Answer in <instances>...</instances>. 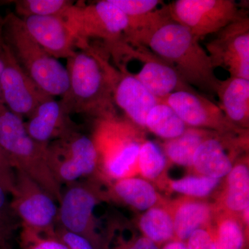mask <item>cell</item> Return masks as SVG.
<instances>
[{
  "label": "cell",
  "instance_id": "1",
  "mask_svg": "<svg viewBox=\"0 0 249 249\" xmlns=\"http://www.w3.org/2000/svg\"><path fill=\"white\" fill-rule=\"evenodd\" d=\"M124 41L147 47L168 62L189 85L215 93L219 79L199 39L170 18L167 5L153 12L128 19Z\"/></svg>",
  "mask_w": 249,
  "mask_h": 249
},
{
  "label": "cell",
  "instance_id": "2",
  "mask_svg": "<svg viewBox=\"0 0 249 249\" xmlns=\"http://www.w3.org/2000/svg\"><path fill=\"white\" fill-rule=\"evenodd\" d=\"M70 84L60 102L70 116L83 114L97 121L116 117L112 89L104 64V50L89 45L67 59Z\"/></svg>",
  "mask_w": 249,
  "mask_h": 249
},
{
  "label": "cell",
  "instance_id": "3",
  "mask_svg": "<svg viewBox=\"0 0 249 249\" xmlns=\"http://www.w3.org/2000/svg\"><path fill=\"white\" fill-rule=\"evenodd\" d=\"M3 37L16 61L41 89L53 97L66 93L70 84L66 66L44 50L14 12L4 16Z\"/></svg>",
  "mask_w": 249,
  "mask_h": 249
},
{
  "label": "cell",
  "instance_id": "4",
  "mask_svg": "<svg viewBox=\"0 0 249 249\" xmlns=\"http://www.w3.org/2000/svg\"><path fill=\"white\" fill-rule=\"evenodd\" d=\"M0 147L15 170L25 173L60 202L62 188L47 163V145L31 137L24 119L4 104L0 106Z\"/></svg>",
  "mask_w": 249,
  "mask_h": 249
},
{
  "label": "cell",
  "instance_id": "5",
  "mask_svg": "<svg viewBox=\"0 0 249 249\" xmlns=\"http://www.w3.org/2000/svg\"><path fill=\"white\" fill-rule=\"evenodd\" d=\"M92 139L103 178L114 182L138 175L139 150L145 140L142 128L116 116L97 121Z\"/></svg>",
  "mask_w": 249,
  "mask_h": 249
},
{
  "label": "cell",
  "instance_id": "6",
  "mask_svg": "<svg viewBox=\"0 0 249 249\" xmlns=\"http://www.w3.org/2000/svg\"><path fill=\"white\" fill-rule=\"evenodd\" d=\"M47 160L62 187L91 178L98 173V155L95 142L76 127L47 145Z\"/></svg>",
  "mask_w": 249,
  "mask_h": 249
},
{
  "label": "cell",
  "instance_id": "7",
  "mask_svg": "<svg viewBox=\"0 0 249 249\" xmlns=\"http://www.w3.org/2000/svg\"><path fill=\"white\" fill-rule=\"evenodd\" d=\"M104 197L92 180L66 186L58 203V227L83 236L96 249H106V241L98 232L95 217L96 206Z\"/></svg>",
  "mask_w": 249,
  "mask_h": 249
},
{
  "label": "cell",
  "instance_id": "8",
  "mask_svg": "<svg viewBox=\"0 0 249 249\" xmlns=\"http://www.w3.org/2000/svg\"><path fill=\"white\" fill-rule=\"evenodd\" d=\"M67 19L76 31L80 49L89 46L90 39L104 42L105 49L115 47L124 40L128 19L109 0L89 5L74 4Z\"/></svg>",
  "mask_w": 249,
  "mask_h": 249
},
{
  "label": "cell",
  "instance_id": "9",
  "mask_svg": "<svg viewBox=\"0 0 249 249\" xmlns=\"http://www.w3.org/2000/svg\"><path fill=\"white\" fill-rule=\"evenodd\" d=\"M11 205L20 228L46 235H55L58 204L53 196L20 170H16Z\"/></svg>",
  "mask_w": 249,
  "mask_h": 249
},
{
  "label": "cell",
  "instance_id": "10",
  "mask_svg": "<svg viewBox=\"0 0 249 249\" xmlns=\"http://www.w3.org/2000/svg\"><path fill=\"white\" fill-rule=\"evenodd\" d=\"M167 8L173 20L199 40L216 34L245 14L234 0H177Z\"/></svg>",
  "mask_w": 249,
  "mask_h": 249
},
{
  "label": "cell",
  "instance_id": "11",
  "mask_svg": "<svg viewBox=\"0 0 249 249\" xmlns=\"http://www.w3.org/2000/svg\"><path fill=\"white\" fill-rule=\"evenodd\" d=\"M113 56L114 60L124 57V60L134 58L142 62V70L134 76L160 101L176 91H195L171 65L144 46L131 45L124 41L115 49Z\"/></svg>",
  "mask_w": 249,
  "mask_h": 249
},
{
  "label": "cell",
  "instance_id": "12",
  "mask_svg": "<svg viewBox=\"0 0 249 249\" xmlns=\"http://www.w3.org/2000/svg\"><path fill=\"white\" fill-rule=\"evenodd\" d=\"M206 48L214 68L222 67L231 77L249 80V18L242 15L216 33Z\"/></svg>",
  "mask_w": 249,
  "mask_h": 249
},
{
  "label": "cell",
  "instance_id": "13",
  "mask_svg": "<svg viewBox=\"0 0 249 249\" xmlns=\"http://www.w3.org/2000/svg\"><path fill=\"white\" fill-rule=\"evenodd\" d=\"M0 87L3 104L23 119L30 117L41 103L53 97L41 89L26 73L6 44Z\"/></svg>",
  "mask_w": 249,
  "mask_h": 249
},
{
  "label": "cell",
  "instance_id": "14",
  "mask_svg": "<svg viewBox=\"0 0 249 249\" xmlns=\"http://www.w3.org/2000/svg\"><path fill=\"white\" fill-rule=\"evenodd\" d=\"M105 52V67L112 89L114 103L132 124L145 129L147 114L160 102V100L149 92L124 65L117 63L120 70L113 66L108 58L107 52Z\"/></svg>",
  "mask_w": 249,
  "mask_h": 249
},
{
  "label": "cell",
  "instance_id": "15",
  "mask_svg": "<svg viewBox=\"0 0 249 249\" xmlns=\"http://www.w3.org/2000/svg\"><path fill=\"white\" fill-rule=\"evenodd\" d=\"M179 116L187 127L209 129L221 134L248 130L231 124L222 109L196 91H178L162 99Z\"/></svg>",
  "mask_w": 249,
  "mask_h": 249
},
{
  "label": "cell",
  "instance_id": "16",
  "mask_svg": "<svg viewBox=\"0 0 249 249\" xmlns=\"http://www.w3.org/2000/svg\"><path fill=\"white\" fill-rule=\"evenodd\" d=\"M243 147H248V130L215 134L198 147L193 157L192 169L196 175L222 179L230 173L236 153Z\"/></svg>",
  "mask_w": 249,
  "mask_h": 249
},
{
  "label": "cell",
  "instance_id": "17",
  "mask_svg": "<svg viewBox=\"0 0 249 249\" xmlns=\"http://www.w3.org/2000/svg\"><path fill=\"white\" fill-rule=\"evenodd\" d=\"M22 19L31 37L53 58L67 60L76 52L79 40L67 18L31 16Z\"/></svg>",
  "mask_w": 249,
  "mask_h": 249
},
{
  "label": "cell",
  "instance_id": "18",
  "mask_svg": "<svg viewBox=\"0 0 249 249\" xmlns=\"http://www.w3.org/2000/svg\"><path fill=\"white\" fill-rule=\"evenodd\" d=\"M70 116L60 100L51 97L36 108L27 122H24V125L27 133L34 140L48 145L76 128Z\"/></svg>",
  "mask_w": 249,
  "mask_h": 249
},
{
  "label": "cell",
  "instance_id": "19",
  "mask_svg": "<svg viewBox=\"0 0 249 249\" xmlns=\"http://www.w3.org/2000/svg\"><path fill=\"white\" fill-rule=\"evenodd\" d=\"M173 216L175 240L186 242L196 231L209 227L214 207L206 201L186 196L168 206Z\"/></svg>",
  "mask_w": 249,
  "mask_h": 249
},
{
  "label": "cell",
  "instance_id": "20",
  "mask_svg": "<svg viewBox=\"0 0 249 249\" xmlns=\"http://www.w3.org/2000/svg\"><path fill=\"white\" fill-rule=\"evenodd\" d=\"M215 93L228 120L239 128L248 129L249 80L231 76L219 80Z\"/></svg>",
  "mask_w": 249,
  "mask_h": 249
},
{
  "label": "cell",
  "instance_id": "21",
  "mask_svg": "<svg viewBox=\"0 0 249 249\" xmlns=\"http://www.w3.org/2000/svg\"><path fill=\"white\" fill-rule=\"evenodd\" d=\"M226 178L224 191L214 209L238 215L249 206L248 157L235 163Z\"/></svg>",
  "mask_w": 249,
  "mask_h": 249
},
{
  "label": "cell",
  "instance_id": "22",
  "mask_svg": "<svg viewBox=\"0 0 249 249\" xmlns=\"http://www.w3.org/2000/svg\"><path fill=\"white\" fill-rule=\"evenodd\" d=\"M111 196L139 211H145L159 206L160 196L150 181L132 177L111 183Z\"/></svg>",
  "mask_w": 249,
  "mask_h": 249
},
{
  "label": "cell",
  "instance_id": "23",
  "mask_svg": "<svg viewBox=\"0 0 249 249\" xmlns=\"http://www.w3.org/2000/svg\"><path fill=\"white\" fill-rule=\"evenodd\" d=\"M217 132L209 129L187 127L176 138L165 140L162 145L167 160L180 166L192 168L193 157L199 145Z\"/></svg>",
  "mask_w": 249,
  "mask_h": 249
},
{
  "label": "cell",
  "instance_id": "24",
  "mask_svg": "<svg viewBox=\"0 0 249 249\" xmlns=\"http://www.w3.org/2000/svg\"><path fill=\"white\" fill-rule=\"evenodd\" d=\"M209 230L216 249H246L248 232L240 216L214 212Z\"/></svg>",
  "mask_w": 249,
  "mask_h": 249
},
{
  "label": "cell",
  "instance_id": "25",
  "mask_svg": "<svg viewBox=\"0 0 249 249\" xmlns=\"http://www.w3.org/2000/svg\"><path fill=\"white\" fill-rule=\"evenodd\" d=\"M139 227L142 235L161 247L175 240L173 216L168 206H156L141 216Z\"/></svg>",
  "mask_w": 249,
  "mask_h": 249
},
{
  "label": "cell",
  "instance_id": "26",
  "mask_svg": "<svg viewBox=\"0 0 249 249\" xmlns=\"http://www.w3.org/2000/svg\"><path fill=\"white\" fill-rule=\"evenodd\" d=\"M187 125L168 105L159 103L150 109L145 119V129L165 140L182 134Z\"/></svg>",
  "mask_w": 249,
  "mask_h": 249
},
{
  "label": "cell",
  "instance_id": "27",
  "mask_svg": "<svg viewBox=\"0 0 249 249\" xmlns=\"http://www.w3.org/2000/svg\"><path fill=\"white\" fill-rule=\"evenodd\" d=\"M18 17L60 16L67 18L74 3L69 0H16L13 1Z\"/></svg>",
  "mask_w": 249,
  "mask_h": 249
},
{
  "label": "cell",
  "instance_id": "28",
  "mask_svg": "<svg viewBox=\"0 0 249 249\" xmlns=\"http://www.w3.org/2000/svg\"><path fill=\"white\" fill-rule=\"evenodd\" d=\"M138 172L144 179L155 181L163 175L168 160L161 147L156 142L145 139L139 150Z\"/></svg>",
  "mask_w": 249,
  "mask_h": 249
},
{
  "label": "cell",
  "instance_id": "29",
  "mask_svg": "<svg viewBox=\"0 0 249 249\" xmlns=\"http://www.w3.org/2000/svg\"><path fill=\"white\" fill-rule=\"evenodd\" d=\"M221 179L202 176V175H188L170 182V188L173 191L184 195L188 197L202 199L211 196L218 188Z\"/></svg>",
  "mask_w": 249,
  "mask_h": 249
},
{
  "label": "cell",
  "instance_id": "30",
  "mask_svg": "<svg viewBox=\"0 0 249 249\" xmlns=\"http://www.w3.org/2000/svg\"><path fill=\"white\" fill-rule=\"evenodd\" d=\"M8 196L0 185V246L9 245L10 239L20 228V222L11 207Z\"/></svg>",
  "mask_w": 249,
  "mask_h": 249
},
{
  "label": "cell",
  "instance_id": "31",
  "mask_svg": "<svg viewBox=\"0 0 249 249\" xmlns=\"http://www.w3.org/2000/svg\"><path fill=\"white\" fill-rule=\"evenodd\" d=\"M19 242L22 249H69L56 235H43L24 228H21Z\"/></svg>",
  "mask_w": 249,
  "mask_h": 249
},
{
  "label": "cell",
  "instance_id": "32",
  "mask_svg": "<svg viewBox=\"0 0 249 249\" xmlns=\"http://www.w3.org/2000/svg\"><path fill=\"white\" fill-rule=\"evenodd\" d=\"M119 8L127 19L145 16L158 9L163 1L160 0H109Z\"/></svg>",
  "mask_w": 249,
  "mask_h": 249
},
{
  "label": "cell",
  "instance_id": "33",
  "mask_svg": "<svg viewBox=\"0 0 249 249\" xmlns=\"http://www.w3.org/2000/svg\"><path fill=\"white\" fill-rule=\"evenodd\" d=\"M16 181V170L0 147V185L11 196Z\"/></svg>",
  "mask_w": 249,
  "mask_h": 249
},
{
  "label": "cell",
  "instance_id": "34",
  "mask_svg": "<svg viewBox=\"0 0 249 249\" xmlns=\"http://www.w3.org/2000/svg\"><path fill=\"white\" fill-rule=\"evenodd\" d=\"M55 235L69 249H96L92 244L83 236L68 231L58 226L55 230Z\"/></svg>",
  "mask_w": 249,
  "mask_h": 249
},
{
  "label": "cell",
  "instance_id": "35",
  "mask_svg": "<svg viewBox=\"0 0 249 249\" xmlns=\"http://www.w3.org/2000/svg\"><path fill=\"white\" fill-rule=\"evenodd\" d=\"M160 249L158 245L154 243L142 235H133L129 239L123 237L118 239L111 249Z\"/></svg>",
  "mask_w": 249,
  "mask_h": 249
},
{
  "label": "cell",
  "instance_id": "36",
  "mask_svg": "<svg viewBox=\"0 0 249 249\" xmlns=\"http://www.w3.org/2000/svg\"><path fill=\"white\" fill-rule=\"evenodd\" d=\"M186 244L188 249H216L209 227L193 232Z\"/></svg>",
  "mask_w": 249,
  "mask_h": 249
},
{
  "label": "cell",
  "instance_id": "37",
  "mask_svg": "<svg viewBox=\"0 0 249 249\" xmlns=\"http://www.w3.org/2000/svg\"><path fill=\"white\" fill-rule=\"evenodd\" d=\"M3 19L4 16L0 14V83H1V74L4 67L5 42L3 37ZM3 104L1 96V87H0V106Z\"/></svg>",
  "mask_w": 249,
  "mask_h": 249
},
{
  "label": "cell",
  "instance_id": "38",
  "mask_svg": "<svg viewBox=\"0 0 249 249\" xmlns=\"http://www.w3.org/2000/svg\"><path fill=\"white\" fill-rule=\"evenodd\" d=\"M160 249H188L186 242L177 240L170 241L165 245L162 246Z\"/></svg>",
  "mask_w": 249,
  "mask_h": 249
},
{
  "label": "cell",
  "instance_id": "39",
  "mask_svg": "<svg viewBox=\"0 0 249 249\" xmlns=\"http://www.w3.org/2000/svg\"><path fill=\"white\" fill-rule=\"evenodd\" d=\"M4 246H0V249H3V247H4Z\"/></svg>",
  "mask_w": 249,
  "mask_h": 249
}]
</instances>
